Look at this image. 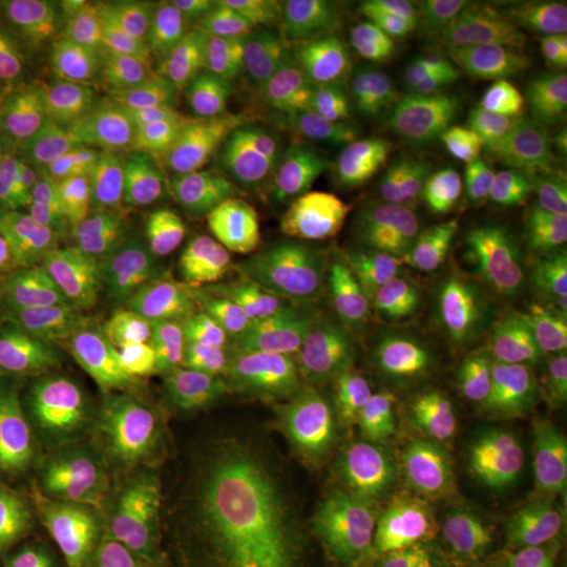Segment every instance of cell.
Masks as SVG:
<instances>
[{"label":"cell","instance_id":"6da1fadb","mask_svg":"<svg viewBox=\"0 0 567 567\" xmlns=\"http://www.w3.org/2000/svg\"><path fill=\"white\" fill-rule=\"evenodd\" d=\"M492 246L498 238L489 227L454 224L421 238L383 236L343 292L318 313L349 351L402 341L437 305L452 278Z\"/></svg>","mask_w":567,"mask_h":567},{"label":"cell","instance_id":"7a4b0ae2","mask_svg":"<svg viewBox=\"0 0 567 567\" xmlns=\"http://www.w3.org/2000/svg\"><path fill=\"white\" fill-rule=\"evenodd\" d=\"M435 307L444 339L465 360L507 372L545 349L564 292L545 265L492 246L452 278Z\"/></svg>","mask_w":567,"mask_h":567},{"label":"cell","instance_id":"3957f363","mask_svg":"<svg viewBox=\"0 0 567 567\" xmlns=\"http://www.w3.org/2000/svg\"><path fill=\"white\" fill-rule=\"evenodd\" d=\"M135 257L156 290L229 305L264 301L271 259L255 221L217 194Z\"/></svg>","mask_w":567,"mask_h":567},{"label":"cell","instance_id":"277c9868","mask_svg":"<svg viewBox=\"0 0 567 567\" xmlns=\"http://www.w3.org/2000/svg\"><path fill=\"white\" fill-rule=\"evenodd\" d=\"M416 456L456 503L503 508L522 486L517 429L484 395L456 398L414 431Z\"/></svg>","mask_w":567,"mask_h":567},{"label":"cell","instance_id":"5b68a950","mask_svg":"<svg viewBox=\"0 0 567 567\" xmlns=\"http://www.w3.org/2000/svg\"><path fill=\"white\" fill-rule=\"evenodd\" d=\"M339 377L351 402L386 433L416 431L440 408L482 389L463 358L426 339L349 351Z\"/></svg>","mask_w":567,"mask_h":567},{"label":"cell","instance_id":"8992f818","mask_svg":"<svg viewBox=\"0 0 567 567\" xmlns=\"http://www.w3.org/2000/svg\"><path fill=\"white\" fill-rule=\"evenodd\" d=\"M0 471L18 489L34 532L68 534L116 496L118 466L72 446L58 426L13 423L0 437Z\"/></svg>","mask_w":567,"mask_h":567},{"label":"cell","instance_id":"52a82bcc","mask_svg":"<svg viewBox=\"0 0 567 567\" xmlns=\"http://www.w3.org/2000/svg\"><path fill=\"white\" fill-rule=\"evenodd\" d=\"M95 240L86 171L44 173L0 203V261L32 292L63 276Z\"/></svg>","mask_w":567,"mask_h":567},{"label":"cell","instance_id":"ba28073f","mask_svg":"<svg viewBox=\"0 0 567 567\" xmlns=\"http://www.w3.org/2000/svg\"><path fill=\"white\" fill-rule=\"evenodd\" d=\"M198 527L203 567H297L324 553L295 489L274 477H252Z\"/></svg>","mask_w":567,"mask_h":567},{"label":"cell","instance_id":"9c48e42d","mask_svg":"<svg viewBox=\"0 0 567 567\" xmlns=\"http://www.w3.org/2000/svg\"><path fill=\"white\" fill-rule=\"evenodd\" d=\"M463 534L458 503L419 471L400 468L370 492L358 538L370 567H425L444 559Z\"/></svg>","mask_w":567,"mask_h":567},{"label":"cell","instance_id":"30bf717a","mask_svg":"<svg viewBox=\"0 0 567 567\" xmlns=\"http://www.w3.org/2000/svg\"><path fill=\"white\" fill-rule=\"evenodd\" d=\"M142 461L150 492L198 524L252 480V444L236 423L189 421Z\"/></svg>","mask_w":567,"mask_h":567},{"label":"cell","instance_id":"8fae6325","mask_svg":"<svg viewBox=\"0 0 567 567\" xmlns=\"http://www.w3.org/2000/svg\"><path fill=\"white\" fill-rule=\"evenodd\" d=\"M419 70L389 55L368 72L324 121L316 122L309 143L355 179L368 182L408 142L410 103Z\"/></svg>","mask_w":567,"mask_h":567},{"label":"cell","instance_id":"7c38bea8","mask_svg":"<svg viewBox=\"0 0 567 567\" xmlns=\"http://www.w3.org/2000/svg\"><path fill=\"white\" fill-rule=\"evenodd\" d=\"M2 16L21 49L65 84H93L121 51L116 7L97 0H18Z\"/></svg>","mask_w":567,"mask_h":567},{"label":"cell","instance_id":"4fadbf2b","mask_svg":"<svg viewBox=\"0 0 567 567\" xmlns=\"http://www.w3.org/2000/svg\"><path fill=\"white\" fill-rule=\"evenodd\" d=\"M97 240L128 255L161 243L200 203L182 171L114 161L86 171Z\"/></svg>","mask_w":567,"mask_h":567},{"label":"cell","instance_id":"5bb4252c","mask_svg":"<svg viewBox=\"0 0 567 567\" xmlns=\"http://www.w3.org/2000/svg\"><path fill=\"white\" fill-rule=\"evenodd\" d=\"M566 128L567 79L559 61L511 55L492 72L486 143L517 179Z\"/></svg>","mask_w":567,"mask_h":567},{"label":"cell","instance_id":"9a60e30c","mask_svg":"<svg viewBox=\"0 0 567 567\" xmlns=\"http://www.w3.org/2000/svg\"><path fill=\"white\" fill-rule=\"evenodd\" d=\"M328 383V353L311 316L264 303L250 318L246 404L286 414L313 404Z\"/></svg>","mask_w":567,"mask_h":567},{"label":"cell","instance_id":"2e32d148","mask_svg":"<svg viewBox=\"0 0 567 567\" xmlns=\"http://www.w3.org/2000/svg\"><path fill=\"white\" fill-rule=\"evenodd\" d=\"M206 105L121 74L103 91V135L118 161L182 171L198 158Z\"/></svg>","mask_w":567,"mask_h":567},{"label":"cell","instance_id":"e0dca14e","mask_svg":"<svg viewBox=\"0 0 567 567\" xmlns=\"http://www.w3.org/2000/svg\"><path fill=\"white\" fill-rule=\"evenodd\" d=\"M250 318L246 305H200L175 353L182 370L183 408L192 421L234 423L240 416L246 405Z\"/></svg>","mask_w":567,"mask_h":567},{"label":"cell","instance_id":"ac0fdd59","mask_svg":"<svg viewBox=\"0 0 567 567\" xmlns=\"http://www.w3.org/2000/svg\"><path fill=\"white\" fill-rule=\"evenodd\" d=\"M150 292L156 288L135 255L95 240L63 276L34 295L42 320L84 343Z\"/></svg>","mask_w":567,"mask_h":567},{"label":"cell","instance_id":"d6986e66","mask_svg":"<svg viewBox=\"0 0 567 567\" xmlns=\"http://www.w3.org/2000/svg\"><path fill=\"white\" fill-rule=\"evenodd\" d=\"M82 526L110 567H203L198 522L152 492L112 496Z\"/></svg>","mask_w":567,"mask_h":567},{"label":"cell","instance_id":"ffe728a7","mask_svg":"<svg viewBox=\"0 0 567 567\" xmlns=\"http://www.w3.org/2000/svg\"><path fill=\"white\" fill-rule=\"evenodd\" d=\"M379 217L395 238H421L452 225L465 189V164L405 142L368 179Z\"/></svg>","mask_w":567,"mask_h":567},{"label":"cell","instance_id":"44dd1931","mask_svg":"<svg viewBox=\"0 0 567 567\" xmlns=\"http://www.w3.org/2000/svg\"><path fill=\"white\" fill-rule=\"evenodd\" d=\"M379 47L343 2L311 7L290 84L305 116L324 121L379 63Z\"/></svg>","mask_w":567,"mask_h":567},{"label":"cell","instance_id":"7402d4cb","mask_svg":"<svg viewBox=\"0 0 567 567\" xmlns=\"http://www.w3.org/2000/svg\"><path fill=\"white\" fill-rule=\"evenodd\" d=\"M309 150L303 124L219 103L206 105L198 161L219 183L259 179L299 161Z\"/></svg>","mask_w":567,"mask_h":567},{"label":"cell","instance_id":"603a6c76","mask_svg":"<svg viewBox=\"0 0 567 567\" xmlns=\"http://www.w3.org/2000/svg\"><path fill=\"white\" fill-rule=\"evenodd\" d=\"M358 183L343 166L311 150L295 163L259 179L219 183L215 192L252 219H284L301 215H349Z\"/></svg>","mask_w":567,"mask_h":567},{"label":"cell","instance_id":"cb8c5ba5","mask_svg":"<svg viewBox=\"0 0 567 567\" xmlns=\"http://www.w3.org/2000/svg\"><path fill=\"white\" fill-rule=\"evenodd\" d=\"M372 452L347 421L324 416L305 423L292 444L290 471L295 494L305 511L332 513L365 484Z\"/></svg>","mask_w":567,"mask_h":567},{"label":"cell","instance_id":"d4e9b609","mask_svg":"<svg viewBox=\"0 0 567 567\" xmlns=\"http://www.w3.org/2000/svg\"><path fill=\"white\" fill-rule=\"evenodd\" d=\"M204 32L276 81L290 82L311 16L299 2L196 4Z\"/></svg>","mask_w":567,"mask_h":567},{"label":"cell","instance_id":"484cf974","mask_svg":"<svg viewBox=\"0 0 567 567\" xmlns=\"http://www.w3.org/2000/svg\"><path fill=\"white\" fill-rule=\"evenodd\" d=\"M489 74L446 76L421 72L410 103L408 142L421 143L456 163L486 145Z\"/></svg>","mask_w":567,"mask_h":567},{"label":"cell","instance_id":"4316f807","mask_svg":"<svg viewBox=\"0 0 567 567\" xmlns=\"http://www.w3.org/2000/svg\"><path fill=\"white\" fill-rule=\"evenodd\" d=\"M471 536L489 561L508 567H567V482L505 508Z\"/></svg>","mask_w":567,"mask_h":567},{"label":"cell","instance_id":"83f0119b","mask_svg":"<svg viewBox=\"0 0 567 567\" xmlns=\"http://www.w3.org/2000/svg\"><path fill=\"white\" fill-rule=\"evenodd\" d=\"M385 234L311 244L271 255L265 282L264 303L292 305L307 313L320 311L341 292L368 250Z\"/></svg>","mask_w":567,"mask_h":567},{"label":"cell","instance_id":"f1b7e54d","mask_svg":"<svg viewBox=\"0 0 567 567\" xmlns=\"http://www.w3.org/2000/svg\"><path fill=\"white\" fill-rule=\"evenodd\" d=\"M122 74L192 102H208L206 44L198 9L177 7L150 32L133 41Z\"/></svg>","mask_w":567,"mask_h":567},{"label":"cell","instance_id":"f546056e","mask_svg":"<svg viewBox=\"0 0 567 567\" xmlns=\"http://www.w3.org/2000/svg\"><path fill=\"white\" fill-rule=\"evenodd\" d=\"M126 426L145 454L166 444L182 426L183 379L177 355L147 353L114 364Z\"/></svg>","mask_w":567,"mask_h":567},{"label":"cell","instance_id":"4dcf8cb0","mask_svg":"<svg viewBox=\"0 0 567 567\" xmlns=\"http://www.w3.org/2000/svg\"><path fill=\"white\" fill-rule=\"evenodd\" d=\"M393 55L410 61L421 72L446 76L489 74L511 58L482 28L454 11L447 0L431 4L425 18L395 44Z\"/></svg>","mask_w":567,"mask_h":567},{"label":"cell","instance_id":"1f68e13d","mask_svg":"<svg viewBox=\"0 0 567 567\" xmlns=\"http://www.w3.org/2000/svg\"><path fill=\"white\" fill-rule=\"evenodd\" d=\"M200 305V299L171 290L150 292L116 320L103 326L89 343L112 365L147 353H177Z\"/></svg>","mask_w":567,"mask_h":567},{"label":"cell","instance_id":"d6a6232c","mask_svg":"<svg viewBox=\"0 0 567 567\" xmlns=\"http://www.w3.org/2000/svg\"><path fill=\"white\" fill-rule=\"evenodd\" d=\"M482 28L508 55H559L564 39V2L553 0H447Z\"/></svg>","mask_w":567,"mask_h":567},{"label":"cell","instance_id":"836d02e7","mask_svg":"<svg viewBox=\"0 0 567 567\" xmlns=\"http://www.w3.org/2000/svg\"><path fill=\"white\" fill-rule=\"evenodd\" d=\"M203 28V25H200ZM206 44V93L208 102L261 112L282 121L303 124L301 103L290 82L276 81L240 60L224 42L204 32Z\"/></svg>","mask_w":567,"mask_h":567},{"label":"cell","instance_id":"e575fe53","mask_svg":"<svg viewBox=\"0 0 567 567\" xmlns=\"http://www.w3.org/2000/svg\"><path fill=\"white\" fill-rule=\"evenodd\" d=\"M39 313L18 305L0 328V410L16 423L37 421L32 402V365Z\"/></svg>","mask_w":567,"mask_h":567},{"label":"cell","instance_id":"d590c367","mask_svg":"<svg viewBox=\"0 0 567 567\" xmlns=\"http://www.w3.org/2000/svg\"><path fill=\"white\" fill-rule=\"evenodd\" d=\"M49 140V118L30 84L0 60V161L37 158Z\"/></svg>","mask_w":567,"mask_h":567},{"label":"cell","instance_id":"8d00e7d4","mask_svg":"<svg viewBox=\"0 0 567 567\" xmlns=\"http://www.w3.org/2000/svg\"><path fill=\"white\" fill-rule=\"evenodd\" d=\"M79 349L81 343L76 339L39 316V334L32 365V402L37 419L42 414L60 412L65 383L79 358Z\"/></svg>","mask_w":567,"mask_h":567},{"label":"cell","instance_id":"74e56055","mask_svg":"<svg viewBox=\"0 0 567 567\" xmlns=\"http://www.w3.org/2000/svg\"><path fill=\"white\" fill-rule=\"evenodd\" d=\"M252 219V217H250ZM269 255L303 248L311 244L334 243L364 236L368 229L349 215H301L284 219H252Z\"/></svg>","mask_w":567,"mask_h":567},{"label":"cell","instance_id":"f35d334b","mask_svg":"<svg viewBox=\"0 0 567 567\" xmlns=\"http://www.w3.org/2000/svg\"><path fill=\"white\" fill-rule=\"evenodd\" d=\"M517 182L536 213L567 225V128Z\"/></svg>","mask_w":567,"mask_h":567},{"label":"cell","instance_id":"ab89813d","mask_svg":"<svg viewBox=\"0 0 567 567\" xmlns=\"http://www.w3.org/2000/svg\"><path fill=\"white\" fill-rule=\"evenodd\" d=\"M377 47L398 44L431 11L429 0H344Z\"/></svg>","mask_w":567,"mask_h":567},{"label":"cell","instance_id":"60d3db41","mask_svg":"<svg viewBox=\"0 0 567 567\" xmlns=\"http://www.w3.org/2000/svg\"><path fill=\"white\" fill-rule=\"evenodd\" d=\"M9 567H110L84 534H53L18 553Z\"/></svg>","mask_w":567,"mask_h":567},{"label":"cell","instance_id":"b9f144b4","mask_svg":"<svg viewBox=\"0 0 567 567\" xmlns=\"http://www.w3.org/2000/svg\"><path fill=\"white\" fill-rule=\"evenodd\" d=\"M543 385L548 402L567 405V307L548 337Z\"/></svg>","mask_w":567,"mask_h":567},{"label":"cell","instance_id":"7bdbcfd3","mask_svg":"<svg viewBox=\"0 0 567 567\" xmlns=\"http://www.w3.org/2000/svg\"><path fill=\"white\" fill-rule=\"evenodd\" d=\"M175 7L177 2L173 0H126L116 4V16L122 30H126L135 41L158 25Z\"/></svg>","mask_w":567,"mask_h":567},{"label":"cell","instance_id":"ee69618b","mask_svg":"<svg viewBox=\"0 0 567 567\" xmlns=\"http://www.w3.org/2000/svg\"><path fill=\"white\" fill-rule=\"evenodd\" d=\"M28 532H34V529L30 526V519L23 511L18 489L0 471V545H11Z\"/></svg>","mask_w":567,"mask_h":567},{"label":"cell","instance_id":"f6af8a7d","mask_svg":"<svg viewBox=\"0 0 567 567\" xmlns=\"http://www.w3.org/2000/svg\"><path fill=\"white\" fill-rule=\"evenodd\" d=\"M25 290H28V286L0 261V328L11 316V311L28 299Z\"/></svg>","mask_w":567,"mask_h":567},{"label":"cell","instance_id":"bcb514c9","mask_svg":"<svg viewBox=\"0 0 567 567\" xmlns=\"http://www.w3.org/2000/svg\"><path fill=\"white\" fill-rule=\"evenodd\" d=\"M297 567H370L362 566V564H353V561H349V559H343V557H337V555H328V553H322V555H318V557H313V559H307L305 564Z\"/></svg>","mask_w":567,"mask_h":567},{"label":"cell","instance_id":"7dc6e473","mask_svg":"<svg viewBox=\"0 0 567 567\" xmlns=\"http://www.w3.org/2000/svg\"><path fill=\"white\" fill-rule=\"evenodd\" d=\"M557 58H559V65L567 79V2H564V39H561V49H559Z\"/></svg>","mask_w":567,"mask_h":567},{"label":"cell","instance_id":"c3c4849f","mask_svg":"<svg viewBox=\"0 0 567 567\" xmlns=\"http://www.w3.org/2000/svg\"><path fill=\"white\" fill-rule=\"evenodd\" d=\"M13 423H16V421H11V419L0 410V437L4 435V431H7L9 426L13 425Z\"/></svg>","mask_w":567,"mask_h":567},{"label":"cell","instance_id":"681fc988","mask_svg":"<svg viewBox=\"0 0 567 567\" xmlns=\"http://www.w3.org/2000/svg\"><path fill=\"white\" fill-rule=\"evenodd\" d=\"M559 454H561V463L567 466V431L561 437V446H559Z\"/></svg>","mask_w":567,"mask_h":567},{"label":"cell","instance_id":"f907efd6","mask_svg":"<svg viewBox=\"0 0 567 567\" xmlns=\"http://www.w3.org/2000/svg\"><path fill=\"white\" fill-rule=\"evenodd\" d=\"M465 567H508L505 564H498V561H489V559H484V561H480V564H471V566Z\"/></svg>","mask_w":567,"mask_h":567}]
</instances>
